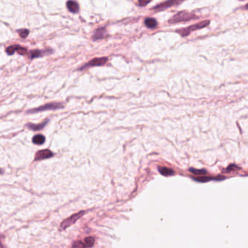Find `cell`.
Returning <instances> with one entry per match:
<instances>
[{
	"label": "cell",
	"instance_id": "cell-1",
	"mask_svg": "<svg viewBox=\"0 0 248 248\" xmlns=\"http://www.w3.org/2000/svg\"><path fill=\"white\" fill-rule=\"evenodd\" d=\"M196 18L194 14L189 12L187 11H181L175 14L169 20L170 23H176L180 22H186L189 20H193Z\"/></svg>",
	"mask_w": 248,
	"mask_h": 248
},
{
	"label": "cell",
	"instance_id": "cell-2",
	"mask_svg": "<svg viewBox=\"0 0 248 248\" xmlns=\"http://www.w3.org/2000/svg\"><path fill=\"white\" fill-rule=\"evenodd\" d=\"M209 23H210L209 20H204V21H202L200 22V23H196V24L192 25V26H189V27L185 28V29H178L176 31L178 32V33H179L181 36L186 37V36L189 35L192 31H194L198 30V29H202V28L206 27L207 26H208Z\"/></svg>",
	"mask_w": 248,
	"mask_h": 248
},
{
	"label": "cell",
	"instance_id": "cell-3",
	"mask_svg": "<svg viewBox=\"0 0 248 248\" xmlns=\"http://www.w3.org/2000/svg\"><path fill=\"white\" fill-rule=\"evenodd\" d=\"M84 214V211H80L77 213H75V214L72 215V216L69 217L68 218L64 220L63 221H62V223H61L59 227V231H62L63 230L66 229L69 227H70L71 226L73 225L74 223H76L81 217Z\"/></svg>",
	"mask_w": 248,
	"mask_h": 248
},
{
	"label": "cell",
	"instance_id": "cell-4",
	"mask_svg": "<svg viewBox=\"0 0 248 248\" xmlns=\"http://www.w3.org/2000/svg\"><path fill=\"white\" fill-rule=\"evenodd\" d=\"M63 108V105L61 103H50V104H47L44 106L38 107V108H33V109L29 110L27 113H30V114H33V113H37L40 112V111H49V110H56L58 108Z\"/></svg>",
	"mask_w": 248,
	"mask_h": 248
},
{
	"label": "cell",
	"instance_id": "cell-5",
	"mask_svg": "<svg viewBox=\"0 0 248 248\" xmlns=\"http://www.w3.org/2000/svg\"><path fill=\"white\" fill-rule=\"evenodd\" d=\"M184 0H168L165 2L160 3L157 5V6L154 7L152 10H162L167 9L170 7L175 6V5H178L181 4V2H183Z\"/></svg>",
	"mask_w": 248,
	"mask_h": 248
},
{
	"label": "cell",
	"instance_id": "cell-6",
	"mask_svg": "<svg viewBox=\"0 0 248 248\" xmlns=\"http://www.w3.org/2000/svg\"><path fill=\"white\" fill-rule=\"evenodd\" d=\"M108 61V58L106 57H104V58H93V60H91L90 61H89L87 63H86L85 65H83L82 67L80 68V70L82 69H86V68L89 67H93V66H100V65H103L106 63Z\"/></svg>",
	"mask_w": 248,
	"mask_h": 248
},
{
	"label": "cell",
	"instance_id": "cell-7",
	"mask_svg": "<svg viewBox=\"0 0 248 248\" xmlns=\"http://www.w3.org/2000/svg\"><path fill=\"white\" fill-rule=\"evenodd\" d=\"M54 156V154L49 149H43L38 151L34 157V161H40V160L50 159Z\"/></svg>",
	"mask_w": 248,
	"mask_h": 248
},
{
	"label": "cell",
	"instance_id": "cell-8",
	"mask_svg": "<svg viewBox=\"0 0 248 248\" xmlns=\"http://www.w3.org/2000/svg\"><path fill=\"white\" fill-rule=\"evenodd\" d=\"M95 242V238L93 236H88L86 237L83 241H77L73 244L72 246L76 247H93Z\"/></svg>",
	"mask_w": 248,
	"mask_h": 248
},
{
	"label": "cell",
	"instance_id": "cell-9",
	"mask_svg": "<svg viewBox=\"0 0 248 248\" xmlns=\"http://www.w3.org/2000/svg\"><path fill=\"white\" fill-rule=\"evenodd\" d=\"M48 122V120L44 121V122L40 124H32V123H28L26 124V127L29 128V129H31L33 131H39L42 129L44 127L46 126L47 123Z\"/></svg>",
	"mask_w": 248,
	"mask_h": 248
},
{
	"label": "cell",
	"instance_id": "cell-10",
	"mask_svg": "<svg viewBox=\"0 0 248 248\" xmlns=\"http://www.w3.org/2000/svg\"><path fill=\"white\" fill-rule=\"evenodd\" d=\"M66 6H67L69 10L73 13H76L79 10V5H78L77 2L74 1V0H69L66 3Z\"/></svg>",
	"mask_w": 248,
	"mask_h": 248
},
{
	"label": "cell",
	"instance_id": "cell-11",
	"mask_svg": "<svg viewBox=\"0 0 248 248\" xmlns=\"http://www.w3.org/2000/svg\"><path fill=\"white\" fill-rule=\"evenodd\" d=\"M106 34V29L104 28H101V29H97V30L95 31L94 34H93V40H97L102 39L103 37H105Z\"/></svg>",
	"mask_w": 248,
	"mask_h": 248
},
{
	"label": "cell",
	"instance_id": "cell-12",
	"mask_svg": "<svg viewBox=\"0 0 248 248\" xmlns=\"http://www.w3.org/2000/svg\"><path fill=\"white\" fill-rule=\"evenodd\" d=\"M32 142H33L34 144L42 145L43 143L45 142V137H44L43 135L37 134L33 137V138H32Z\"/></svg>",
	"mask_w": 248,
	"mask_h": 248
},
{
	"label": "cell",
	"instance_id": "cell-13",
	"mask_svg": "<svg viewBox=\"0 0 248 248\" xmlns=\"http://www.w3.org/2000/svg\"><path fill=\"white\" fill-rule=\"evenodd\" d=\"M145 25L147 26L148 28L150 29H154V28L157 27V21L156 19L153 18H147L144 21Z\"/></svg>",
	"mask_w": 248,
	"mask_h": 248
},
{
	"label": "cell",
	"instance_id": "cell-14",
	"mask_svg": "<svg viewBox=\"0 0 248 248\" xmlns=\"http://www.w3.org/2000/svg\"><path fill=\"white\" fill-rule=\"evenodd\" d=\"M159 171L160 173L164 176H170L174 174V171L172 169L168 168H164V167H159Z\"/></svg>",
	"mask_w": 248,
	"mask_h": 248
},
{
	"label": "cell",
	"instance_id": "cell-15",
	"mask_svg": "<svg viewBox=\"0 0 248 248\" xmlns=\"http://www.w3.org/2000/svg\"><path fill=\"white\" fill-rule=\"evenodd\" d=\"M31 58L33 59L34 58H39L42 55V52L38 50H34L31 51Z\"/></svg>",
	"mask_w": 248,
	"mask_h": 248
},
{
	"label": "cell",
	"instance_id": "cell-16",
	"mask_svg": "<svg viewBox=\"0 0 248 248\" xmlns=\"http://www.w3.org/2000/svg\"><path fill=\"white\" fill-rule=\"evenodd\" d=\"M18 46V45H12V46H10V47H8L6 49L7 53L9 55H12V54H14V52L17 50Z\"/></svg>",
	"mask_w": 248,
	"mask_h": 248
},
{
	"label": "cell",
	"instance_id": "cell-17",
	"mask_svg": "<svg viewBox=\"0 0 248 248\" xmlns=\"http://www.w3.org/2000/svg\"><path fill=\"white\" fill-rule=\"evenodd\" d=\"M18 32L22 38H26L29 34V31L28 29H20V30H18Z\"/></svg>",
	"mask_w": 248,
	"mask_h": 248
},
{
	"label": "cell",
	"instance_id": "cell-18",
	"mask_svg": "<svg viewBox=\"0 0 248 248\" xmlns=\"http://www.w3.org/2000/svg\"><path fill=\"white\" fill-rule=\"evenodd\" d=\"M189 170L193 174H196V175H205L207 173L206 170H196V169H190Z\"/></svg>",
	"mask_w": 248,
	"mask_h": 248
},
{
	"label": "cell",
	"instance_id": "cell-19",
	"mask_svg": "<svg viewBox=\"0 0 248 248\" xmlns=\"http://www.w3.org/2000/svg\"><path fill=\"white\" fill-rule=\"evenodd\" d=\"M214 178H206V177H202V178H194L195 181H198V182H207V181H210V180H213Z\"/></svg>",
	"mask_w": 248,
	"mask_h": 248
},
{
	"label": "cell",
	"instance_id": "cell-20",
	"mask_svg": "<svg viewBox=\"0 0 248 248\" xmlns=\"http://www.w3.org/2000/svg\"><path fill=\"white\" fill-rule=\"evenodd\" d=\"M16 51H17L19 54H20V55H26V54L27 53V50H26V48H24V47L19 45L18 46L17 50Z\"/></svg>",
	"mask_w": 248,
	"mask_h": 248
},
{
	"label": "cell",
	"instance_id": "cell-21",
	"mask_svg": "<svg viewBox=\"0 0 248 248\" xmlns=\"http://www.w3.org/2000/svg\"><path fill=\"white\" fill-rule=\"evenodd\" d=\"M151 1V0H138V4L140 6L143 7L145 6V5H148Z\"/></svg>",
	"mask_w": 248,
	"mask_h": 248
},
{
	"label": "cell",
	"instance_id": "cell-22",
	"mask_svg": "<svg viewBox=\"0 0 248 248\" xmlns=\"http://www.w3.org/2000/svg\"><path fill=\"white\" fill-rule=\"evenodd\" d=\"M3 173V170H2V169H0V174H2Z\"/></svg>",
	"mask_w": 248,
	"mask_h": 248
},
{
	"label": "cell",
	"instance_id": "cell-23",
	"mask_svg": "<svg viewBox=\"0 0 248 248\" xmlns=\"http://www.w3.org/2000/svg\"><path fill=\"white\" fill-rule=\"evenodd\" d=\"M2 242H1V240H0V247H2Z\"/></svg>",
	"mask_w": 248,
	"mask_h": 248
}]
</instances>
